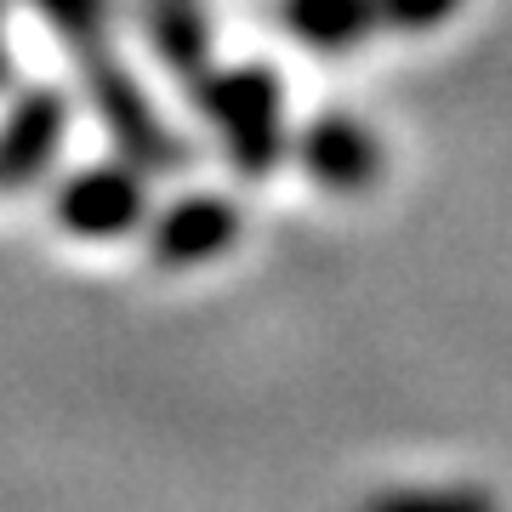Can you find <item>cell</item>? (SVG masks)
Masks as SVG:
<instances>
[{
  "label": "cell",
  "instance_id": "277c9868",
  "mask_svg": "<svg viewBox=\"0 0 512 512\" xmlns=\"http://www.w3.org/2000/svg\"><path fill=\"white\" fill-rule=\"evenodd\" d=\"M239 205L222 194H183L148 217V256L160 268H200L211 256L234 251Z\"/></svg>",
  "mask_w": 512,
  "mask_h": 512
},
{
  "label": "cell",
  "instance_id": "8992f818",
  "mask_svg": "<svg viewBox=\"0 0 512 512\" xmlns=\"http://www.w3.org/2000/svg\"><path fill=\"white\" fill-rule=\"evenodd\" d=\"M86 80H92V97H97V109H103V120H109L114 143L126 148V154H137L143 171L183 160V148L171 143V131L160 126V114L148 109V97L114 63H86Z\"/></svg>",
  "mask_w": 512,
  "mask_h": 512
},
{
  "label": "cell",
  "instance_id": "6da1fadb",
  "mask_svg": "<svg viewBox=\"0 0 512 512\" xmlns=\"http://www.w3.org/2000/svg\"><path fill=\"white\" fill-rule=\"evenodd\" d=\"M194 103L245 177H262L285 160V86H279V74L256 69V63L200 74Z\"/></svg>",
  "mask_w": 512,
  "mask_h": 512
},
{
  "label": "cell",
  "instance_id": "5b68a950",
  "mask_svg": "<svg viewBox=\"0 0 512 512\" xmlns=\"http://www.w3.org/2000/svg\"><path fill=\"white\" fill-rule=\"evenodd\" d=\"M296 160L319 188L330 194H359V188L376 183L382 171V143L370 137L359 120L348 114H319L302 137H296Z\"/></svg>",
  "mask_w": 512,
  "mask_h": 512
},
{
  "label": "cell",
  "instance_id": "30bf717a",
  "mask_svg": "<svg viewBox=\"0 0 512 512\" xmlns=\"http://www.w3.org/2000/svg\"><path fill=\"white\" fill-rule=\"evenodd\" d=\"M365 512H495L484 490H387Z\"/></svg>",
  "mask_w": 512,
  "mask_h": 512
},
{
  "label": "cell",
  "instance_id": "7a4b0ae2",
  "mask_svg": "<svg viewBox=\"0 0 512 512\" xmlns=\"http://www.w3.org/2000/svg\"><path fill=\"white\" fill-rule=\"evenodd\" d=\"M52 217L69 239H86V245L131 239L137 228H148V171L126 160L80 165L52 194Z\"/></svg>",
  "mask_w": 512,
  "mask_h": 512
},
{
  "label": "cell",
  "instance_id": "52a82bcc",
  "mask_svg": "<svg viewBox=\"0 0 512 512\" xmlns=\"http://www.w3.org/2000/svg\"><path fill=\"white\" fill-rule=\"evenodd\" d=\"M279 29L319 57H342L382 29V6L376 0H279Z\"/></svg>",
  "mask_w": 512,
  "mask_h": 512
},
{
  "label": "cell",
  "instance_id": "ba28073f",
  "mask_svg": "<svg viewBox=\"0 0 512 512\" xmlns=\"http://www.w3.org/2000/svg\"><path fill=\"white\" fill-rule=\"evenodd\" d=\"M148 40H154V52L165 57V69L188 74V80L205 74L211 29H205L200 0H148Z\"/></svg>",
  "mask_w": 512,
  "mask_h": 512
},
{
  "label": "cell",
  "instance_id": "3957f363",
  "mask_svg": "<svg viewBox=\"0 0 512 512\" xmlns=\"http://www.w3.org/2000/svg\"><path fill=\"white\" fill-rule=\"evenodd\" d=\"M69 137V97L52 86H29V92L0 114V188L23 194L35 188L63 154Z\"/></svg>",
  "mask_w": 512,
  "mask_h": 512
},
{
  "label": "cell",
  "instance_id": "8fae6325",
  "mask_svg": "<svg viewBox=\"0 0 512 512\" xmlns=\"http://www.w3.org/2000/svg\"><path fill=\"white\" fill-rule=\"evenodd\" d=\"M382 6V29H399V35H421V29H439L461 0H376Z\"/></svg>",
  "mask_w": 512,
  "mask_h": 512
},
{
  "label": "cell",
  "instance_id": "9c48e42d",
  "mask_svg": "<svg viewBox=\"0 0 512 512\" xmlns=\"http://www.w3.org/2000/svg\"><path fill=\"white\" fill-rule=\"evenodd\" d=\"M40 18L52 23L57 35L69 40V46H103V29H109V6L114 0H29Z\"/></svg>",
  "mask_w": 512,
  "mask_h": 512
},
{
  "label": "cell",
  "instance_id": "7c38bea8",
  "mask_svg": "<svg viewBox=\"0 0 512 512\" xmlns=\"http://www.w3.org/2000/svg\"><path fill=\"white\" fill-rule=\"evenodd\" d=\"M0 74H6V52H0Z\"/></svg>",
  "mask_w": 512,
  "mask_h": 512
}]
</instances>
